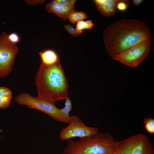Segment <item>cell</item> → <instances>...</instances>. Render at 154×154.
I'll return each instance as SVG.
<instances>
[{"label": "cell", "mask_w": 154, "mask_h": 154, "mask_svg": "<svg viewBox=\"0 0 154 154\" xmlns=\"http://www.w3.org/2000/svg\"><path fill=\"white\" fill-rule=\"evenodd\" d=\"M152 33L143 23L135 19H122L105 29L103 42L106 50L113 59L140 42L150 39Z\"/></svg>", "instance_id": "1"}, {"label": "cell", "mask_w": 154, "mask_h": 154, "mask_svg": "<svg viewBox=\"0 0 154 154\" xmlns=\"http://www.w3.org/2000/svg\"><path fill=\"white\" fill-rule=\"evenodd\" d=\"M35 83L39 98L55 103L68 96L69 86L59 60L49 65L41 62Z\"/></svg>", "instance_id": "2"}, {"label": "cell", "mask_w": 154, "mask_h": 154, "mask_svg": "<svg viewBox=\"0 0 154 154\" xmlns=\"http://www.w3.org/2000/svg\"><path fill=\"white\" fill-rule=\"evenodd\" d=\"M67 141L63 154H112L117 142L109 134L99 131L77 141L70 139Z\"/></svg>", "instance_id": "3"}, {"label": "cell", "mask_w": 154, "mask_h": 154, "mask_svg": "<svg viewBox=\"0 0 154 154\" xmlns=\"http://www.w3.org/2000/svg\"><path fill=\"white\" fill-rule=\"evenodd\" d=\"M14 99L18 104L25 105L29 109L40 111L56 121L67 124L69 122L62 115L60 109L56 106L55 103L38 97H33L25 92L17 95Z\"/></svg>", "instance_id": "4"}, {"label": "cell", "mask_w": 154, "mask_h": 154, "mask_svg": "<svg viewBox=\"0 0 154 154\" xmlns=\"http://www.w3.org/2000/svg\"><path fill=\"white\" fill-rule=\"evenodd\" d=\"M114 153L117 154H154V148L146 135L137 134L117 141Z\"/></svg>", "instance_id": "5"}, {"label": "cell", "mask_w": 154, "mask_h": 154, "mask_svg": "<svg viewBox=\"0 0 154 154\" xmlns=\"http://www.w3.org/2000/svg\"><path fill=\"white\" fill-rule=\"evenodd\" d=\"M8 35L3 31L0 35V78L11 73L19 51L16 44L9 40Z\"/></svg>", "instance_id": "6"}, {"label": "cell", "mask_w": 154, "mask_h": 154, "mask_svg": "<svg viewBox=\"0 0 154 154\" xmlns=\"http://www.w3.org/2000/svg\"><path fill=\"white\" fill-rule=\"evenodd\" d=\"M149 39L143 40L117 56L114 60L129 66L135 67L146 57L150 49Z\"/></svg>", "instance_id": "7"}, {"label": "cell", "mask_w": 154, "mask_h": 154, "mask_svg": "<svg viewBox=\"0 0 154 154\" xmlns=\"http://www.w3.org/2000/svg\"><path fill=\"white\" fill-rule=\"evenodd\" d=\"M98 131L97 127L87 126L78 116L73 115L70 116L68 125L61 129L59 138L62 141H67L73 137L90 136Z\"/></svg>", "instance_id": "8"}, {"label": "cell", "mask_w": 154, "mask_h": 154, "mask_svg": "<svg viewBox=\"0 0 154 154\" xmlns=\"http://www.w3.org/2000/svg\"><path fill=\"white\" fill-rule=\"evenodd\" d=\"M74 5H62L54 0L50 1L46 5L45 9L48 12L57 15L64 21H65L68 19L70 13L74 10Z\"/></svg>", "instance_id": "9"}, {"label": "cell", "mask_w": 154, "mask_h": 154, "mask_svg": "<svg viewBox=\"0 0 154 154\" xmlns=\"http://www.w3.org/2000/svg\"><path fill=\"white\" fill-rule=\"evenodd\" d=\"M98 9L103 15L109 17L113 15L117 8L118 0H95Z\"/></svg>", "instance_id": "10"}, {"label": "cell", "mask_w": 154, "mask_h": 154, "mask_svg": "<svg viewBox=\"0 0 154 154\" xmlns=\"http://www.w3.org/2000/svg\"><path fill=\"white\" fill-rule=\"evenodd\" d=\"M41 62L47 65L53 64L59 60V57L56 53L52 50H47L39 52Z\"/></svg>", "instance_id": "11"}, {"label": "cell", "mask_w": 154, "mask_h": 154, "mask_svg": "<svg viewBox=\"0 0 154 154\" xmlns=\"http://www.w3.org/2000/svg\"><path fill=\"white\" fill-rule=\"evenodd\" d=\"M87 17V15L85 13L74 10L70 13L68 16V19L70 23L74 24L76 22L86 19Z\"/></svg>", "instance_id": "12"}, {"label": "cell", "mask_w": 154, "mask_h": 154, "mask_svg": "<svg viewBox=\"0 0 154 154\" xmlns=\"http://www.w3.org/2000/svg\"><path fill=\"white\" fill-rule=\"evenodd\" d=\"M72 103L70 98L68 96L65 100L64 107L60 109V112L64 117L68 121H69L70 116L69 113L72 110Z\"/></svg>", "instance_id": "13"}, {"label": "cell", "mask_w": 154, "mask_h": 154, "mask_svg": "<svg viewBox=\"0 0 154 154\" xmlns=\"http://www.w3.org/2000/svg\"><path fill=\"white\" fill-rule=\"evenodd\" d=\"M94 25L91 20L86 21H81L77 22L75 29L77 31L82 33V30L84 29H90Z\"/></svg>", "instance_id": "14"}, {"label": "cell", "mask_w": 154, "mask_h": 154, "mask_svg": "<svg viewBox=\"0 0 154 154\" xmlns=\"http://www.w3.org/2000/svg\"><path fill=\"white\" fill-rule=\"evenodd\" d=\"M146 129L150 133H154V119L150 117H145L143 121Z\"/></svg>", "instance_id": "15"}, {"label": "cell", "mask_w": 154, "mask_h": 154, "mask_svg": "<svg viewBox=\"0 0 154 154\" xmlns=\"http://www.w3.org/2000/svg\"><path fill=\"white\" fill-rule=\"evenodd\" d=\"M12 97H5L2 95L0 96V108L5 109L10 104Z\"/></svg>", "instance_id": "16"}, {"label": "cell", "mask_w": 154, "mask_h": 154, "mask_svg": "<svg viewBox=\"0 0 154 154\" xmlns=\"http://www.w3.org/2000/svg\"><path fill=\"white\" fill-rule=\"evenodd\" d=\"M130 2L129 0H118L117 8L120 11H125L128 8Z\"/></svg>", "instance_id": "17"}, {"label": "cell", "mask_w": 154, "mask_h": 154, "mask_svg": "<svg viewBox=\"0 0 154 154\" xmlns=\"http://www.w3.org/2000/svg\"><path fill=\"white\" fill-rule=\"evenodd\" d=\"M64 27L66 31L73 37L80 35L81 33L74 29L72 26L70 25H65Z\"/></svg>", "instance_id": "18"}, {"label": "cell", "mask_w": 154, "mask_h": 154, "mask_svg": "<svg viewBox=\"0 0 154 154\" xmlns=\"http://www.w3.org/2000/svg\"><path fill=\"white\" fill-rule=\"evenodd\" d=\"M8 38L11 42L14 44L18 42L20 40L19 36L15 33H13L9 35Z\"/></svg>", "instance_id": "19"}, {"label": "cell", "mask_w": 154, "mask_h": 154, "mask_svg": "<svg viewBox=\"0 0 154 154\" xmlns=\"http://www.w3.org/2000/svg\"><path fill=\"white\" fill-rule=\"evenodd\" d=\"M58 3L63 5H74L76 1L74 0H55Z\"/></svg>", "instance_id": "20"}, {"label": "cell", "mask_w": 154, "mask_h": 154, "mask_svg": "<svg viewBox=\"0 0 154 154\" xmlns=\"http://www.w3.org/2000/svg\"><path fill=\"white\" fill-rule=\"evenodd\" d=\"M27 3L30 5H37L39 4H42L45 0H25Z\"/></svg>", "instance_id": "21"}, {"label": "cell", "mask_w": 154, "mask_h": 154, "mask_svg": "<svg viewBox=\"0 0 154 154\" xmlns=\"http://www.w3.org/2000/svg\"><path fill=\"white\" fill-rule=\"evenodd\" d=\"M143 1V0H133L132 1V4L136 6H138Z\"/></svg>", "instance_id": "22"}, {"label": "cell", "mask_w": 154, "mask_h": 154, "mask_svg": "<svg viewBox=\"0 0 154 154\" xmlns=\"http://www.w3.org/2000/svg\"><path fill=\"white\" fill-rule=\"evenodd\" d=\"M9 89L4 86L0 87V96L3 95V93Z\"/></svg>", "instance_id": "23"}, {"label": "cell", "mask_w": 154, "mask_h": 154, "mask_svg": "<svg viewBox=\"0 0 154 154\" xmlns=\"http://www.w3.org/2000/svg\"><path fill=\"white\" fill-rule=\"evenodd\" d=\"M116 154V153H113V154Z\"/></svg>", "instance_id": "24"}]
</instances>
